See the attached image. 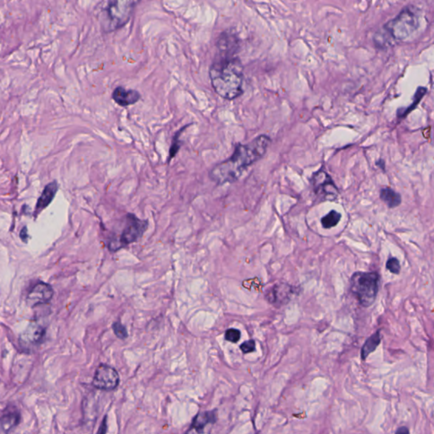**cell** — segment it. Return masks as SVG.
Listing matches in <instances>:
<instances>
[{
    "mask_svg": "<svg viewBox=\"0 0 434 434\" xmlns=\"http://www.w3.org/2000/svg\"><path fill=\"white\" fill-rule=\"evenodd\" d=\"M271 138L259 135L246 144H237L228 159L216 164L209 173V178L217 185L237 182L247 168L264 156L271 143Z\"/></svg>",
    "mask_w": 434,
    "mask_h": 434,
    "instance_id": "6da1fadb",
    "label": "cell"
},
{
    "mask_svg": "<svg viewBox=\"0 0 434 434\" xmlns=\"http://www.w3.org/2000/svg\"><path fill=\"white\" fill-rule=\"evenodd\" d=\"M215 92L224 100H233L243 94V67L237 56H217L209 70Z\"/></svg>",
    "mask_w": 434,
    "mask_h": 434,
    "instance_id": "7a4b0ae2",
    "label": "cell"
},
{
    "mask_svg": "<svg viewBox=\"0 0 434 434\" xmlns=\"http://www.w3.org/2000/svg\"><path fill=\"white\" fill-rule=\"evenodd\" d=\"M420 23L421 16L419 11L412 6H408L403 9L395 18L389 21L380 33H377V36L379 38H384L386 42L405 41L417 31Z\"/></svg>",
    "mask_w": 434,
    "mask_h": 434,
    "instance_id": "3957f363",
    "label": "cell"
},
{
    "mask_svg": "<svg viewBox=\"0 0 434 434\" xmlns=\"http://www.w3.org/2000/svg\"><path fill=\"white\" fill-rule=\"evenodd\" d=\"M122 223L123 228L121 233L111 237L109 241L108 248L111 252H116L131 243H135L143 237L148 227V220H142L132 213H127L122 218Z\"/></svg>",
    "mask_w": 434,
    "mask_h": 434,
    "instance_id": "277c9868",
    "label": "cell"
},
{
    "mask_svg": "<svg viewBox=\"0 0 434 434\" xmlns=\"http://www.w3.org/2000/svg\"><path fill=\"white\" fill-rule=\"evenodd\" d=\"M379 276L376 273H356L351 278V290L363 306L375 301L379 289Z\"/></svg>",
    "mask_w": 434,
    "mask_h": 434,
    "instance_id": "5b68a950",
    "label": "cell"
},
{
    "mask_svg": "<svg viewBox=\"0 0 434 434\" xmlns=\"http://www.w3.org/2000/svg\"><path fill=\"white\" fill-rule=\"evenodd\" d=\"M141 0H111L106 9L108 32L121 29L128 23Z\"/></svg>",
    "mask_w": 434,
    "mask_h": 434,
    "instance_id": "8992f818",
    "label": "cell"
},
{
    "mask_svg": "<svg viewBox=\"0 0 434 434\" xmlns=\"http://www.w3.org/2000/svg\"><path fill=\"white\" fill-rule=\"evenodd\" d=\"M310 183L314 194L321 201H333L338 196L339 191L336 184L323 169H320L313 174Z\"/></svg>",
    "mask_w": 434,
    "mask_h": 434,
    "instance_id": "52a82bcc",
    "label": "cell"
},
{
    "mask_svg": "<svg viewBox=\"0 0 434 434\" xmlns=\"http://www.w3.org/2000/svg\"><path fill=\"white\" fill-rule=\"evenodd\" d=\"M46 335V328L41 323L33 321L20 336V345L26 351H33L41 345Z\"/></svg>",
    "mask_w": 434,
    "mask_h": 434,
    "instance_id": "ba28073f",
    "label": "cell"
},
{
    "mask_svg": "<svg viewBox=\"0 0 434 434\" xmlns=\"http://www.w3.org/2000/svg\"><path fill=\"white\" fill-rule=\"evenodd\" d=\"M120 376L113 367L100 365L95 372L93 385L103 391H111L119 385Z\"/></svg>",
    "mask_w": 434,
    "mask_h": 434,
    "instance_id": "9c48e42d",
    "label": "cell"
},
{
    "mask_svg": "<svg viewBox=\"0 0 434 434\" xmlns=\"http://www.w3.org/2000/svg\"><path fill=\"white\" fill-rule=\"evenodd\" d=\"M53 295L54 290L49 284L43 282H38L30 289L27 294V305L31 307L44 305L51 300Z\"/></svg>",
    "mask_w": 434,
    "mask_h": 434,
    "instance_id": "30bf717a",
    "label": "cell"
},
{
    "mask_svg": "<svg viewBox=\"0 0 434 434\" xmlns=\"http://www.w3.org/2000/svg\"><path fill=\"white\" fill-rule=\"evenodd\" d=\"M216 48L218 50L217 56H236L239 49V40L236 34L227 31L219 36L216 41Z\"/></svg>",
    "mask_w": 434,
    "mask_h": 434,
    "instance_id": "8fae6325",
    "label": "cell"
},
{
    "mask_svg": "<svg viewBox=\"0 0 434 434\" xmlns=\"http://www.w3.org/2000/svg\"><path fill=\"white\" fill-rule=\"evenodd\" d=\"M112 100L122 107L133 106L140 100V93L135 89H127L122 86H117L112 93Z\"/></svg>",
    "mask_w": 434,
    "mask_h": 434,
    "instance_id": "7c38bea8",
    "label": "cell"
},
{
    "mask_svg": "<svg viewBox=\"0 0 434 434\" xmlns=\"http://www.w3.org/2000/svg\"><path fill=\"white\" fill-rule=\"evenodd\" d=\"M58 184L56 181L52 182L48 184L45 189H43V193L41 194L40 197L38 198V202L36 205L35 215L38 216L41 211L46 209L52 201L54 200L57 191H58Z\"/></svg>",
    "mask_w": 434,
    "mask_h": 434,
    "instance_id": "4fadbf2b",
    "label": "cell"
},
{
    "mask_svg": "<svg viewBox=\"0 0 434 434\" xmlns=\"http://www.w3.org/2000/svg\"><path fill=\"white\" fill-rule=\"evenodd\" d=\"M216 421V410L200 413L193 419L190 429H194L198 432H200L203 431V429L205 428L206 425L215 423Z\"/></svg>",
    "mask_w": 434,
    "mask_h": 434,
    "instance_id": "5bb4252c",
    "label": "cell"
},
{
    "mask_svg": "<svg viewBox=\"0 0 434 434\" xmlns=\"http://www.w3.org/2000/svg\"><path fill=\"white\" fill-rule=\"evenodd\" d=\"M21 415L17 411H9L0 416V433H6L20 423Z\"/></svg>",
    "mask_w": 434,
    "mask_h": 434,
    "instance_id": "9a60e30c",
    "label": "cell"
},
{
    "mask_svg": "<svg viewBox=\"0 0 434 434\" xmlns=\"http://www.w3.org/2000/svg\"><path fill=\"white\" fill-rule=\"evenodd\" d=\"M380 198L389 208H395L401 204V195L390 188L382 189Z\"/></svg>",
    "mask_w": 434,
    "mask_h": 434,
    "instance_id": "2e32d148",
    "label": "cell"
},
{
    "mask_svg": "<svg viewBox=\"0 0 434 434\" xmlns=\"http://www.w3.org/2000/svg\"><path fill=\"white\" fill-rule=\"evenodd\" d=\"M381 342V333L380 331H378L375 334L372 335L367 340V342H365L364 345L362 347V360H365L367 356H369L370 354L375 351L378 344Z\"/></svg>",
    "mask_w": 434,
    "mask_h": 434,
    "instance_id": "e0dca14e",
    "label": "cell"
},
{
    "mask_svg": "<svg viewBox=\"0 0 434 434\" xmlns=\"http://www.w3.org/2000/svg\"><path fill=\"white\" fill-rule=\"evenodd\" d=\"M191 124L186 125V126H184V127H182L180 129L178 130V132H176L174 136H173L172 141H171V144H170V150H169V156H168L167 162H169L173 159V158H175L176 155L178 154V152L180 150V148L182 147L181 143V135L183 134V132H184V130H186L188 127H189Z\"/></svg>",
    "mask_w": 434,
    "mask_h": 434,
    "instance_id": "ac0fdd59",
    "label": "cell"
},
{
    "mask_svg": "<svg viewBox=\"0 0 434 434\" xmlns=\"http://www.w3.org/2000/svg\"><path fill=\"white\" fill-rule=\"evenodd\" d=\"M341 214L336 211H331L327 215L321 218V225L324 228L330 229L337 226L341 220Z\"/></svg>",
    "mask_w": 434,
    "mask_h": 434,
    "instance_id": "d6986e66",
    "label": "cell"
},
{
    "mask_svg": "<svg viewBox=\"0 0 434 434\" xmlns=\"http://www.w3.org/2000/svg\"><path fill=\"white\" fill-rule=\"evenodd\" d=\"M426 89L425 88H418L417 91L415 93V99H414V102L410 105V107L409 108L406 109L405 111H404V114L402 115L401 117H405L406 115L410 113V111H412L413 109L415 108V106H417L418 103L421 101V99L423 97L424 95H426Z\"/></svg>",
    "mask_w": 434,
    "mask_h": 434,
    "instance_id": "ffe728a7",
    "label": "cell"
},
{
    "mask_svg": "<svg viewBox=\"0 0 434 434\" xmlns=\"http://www.w3.org/2000/svg\"><path fill=\"white\" fill-rule=\"evenodd\" d=\"M112 328H113L114 332H115L116 337H119V338L125 339L128 337L127 328L121 322H119V321L115 322L112 326Z\"/></svg>",
    "mask_w": 434,
    "mask_h": 434,
    "instance_id": "44dd1931",
    "label": "cell"
},
{
    "mask_svg": "<svg viewBox=\"0 0 434 434\" xmlns=\"http://www.w3.org/2000/svg\"><path fill=\"white\" fill-rule=\"evenodd\" d=\"M241 337V332L239 330L235 328H230L226 331L225 338L227 341L232 342H237L239 341Z\"/></svg>",
    "mask_w": 434,
    "mask_h": 434,
    "instance_id": "7402d4cb",
    "label": "cell"
},
{
    "mask_svg": "<svg viewBox=\"0 0 434 434\" xmlns=\"http://www.w3.org/2000/svg\"><path fill=\"white\" fill-rule=\"evenodd\" d=\"M386 267L394 274H399L400 272V264H399V259L396 258H390L388 259L386 264Z\"/></svg>",
    "mask_w": 434,
    "mask_h": 434,
    "instance_id": "603a6c76",
    "label": "cell"
},
{
    "mask_svg": "<svg viewBox=\"0 0 434 434\" xmlns=\"http://www.w3.org/2000/svg\"><path fill=\"white\" fill-rule=\"evenodd\" d=\"M240 350L243 354H248L255 351V342L253 340H248L243 342L240 345Z\"/></svg>",
    "mask_w": 434,
    "mask_h": 434,
    "instance_id": "cb8c5ba5",
    "label": "cell"
},
{
    "mask_svg": "<svg viewBox=\"0 0 434 434\" xmlns=\"http://www.w3.org/2000/svg\"><path fill=\"white\" fill-rule=\"evenodd\" d=\"M107 418H104V421H103L102 424L100 425V428L99 431H98V433H106V431H107V420H106Z\"/></svg>",
    "mask_w": 434,
    "mask_h": 434,
    "instance_id": "d4e9b609",
    "label": "cell"
},
{
    "mask_svg": "<svg viewBox=\"0 0 434 434\" xmlns=\"http://www.w3.org/2000/svg\"><path fill=\"white\" fill-rule=\"evenodd\" d=\"M20 237H21V238H22L23 242H25V243L27 242V237H28V236H27V227H23V228H22V231H21V232H20Z\"/></svg>",
    "mask_w": 434,
    "mask_h": 434,
    "instance_id": "484cf974",
    "label": "cell"
},
{
    "mask_svg": "<svg viewBox=\"0 0 434 434\" xmlns=\"http://www.w3.org/2000/svg\"><path fill=\"white\" fill-rule=\"evenodd\" d=\"M397 433H408L409 430L406 427H401L396 431Z\"/></svg>",
    "mask_w": 434,
    "mask_h": 434,
    "instance_id": "4316f807",
    "label": "cell"
}]
</instances>
